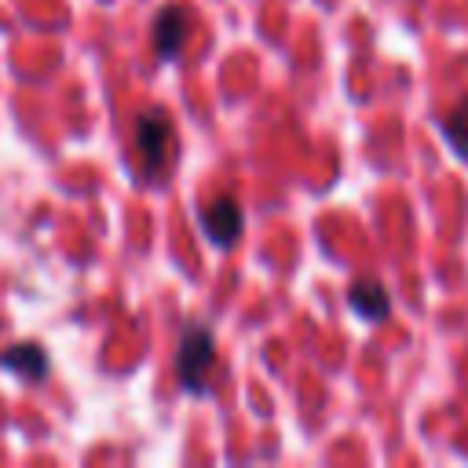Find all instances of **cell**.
<instances>
[{
    "label": "cell",
    "mask_w": 468,
    "mask_h": 468,
    "mask_svg": "<svg viewBox=\"0 0 468 468\" xmlns=\"http://www.w3.org/2000/svg\"><path fill=\"white\" fill-rule=\"evenodd\" d=\"M442 135H446L450 150H453L461 161H468V95L442 117Z\"/></svg>",
    "instance_id": "obj_7"
},
{
    "label": "cell",
    "mask_w": 468,
    "mask_h": 468,
    "mask_svg": "<svg viewBox=\"0 0 468 468\" xmlns=\"http://www.w3.org/2000/svg\"><path fill=\"white\" fill-rule=\"evenodd\" d=\"M0 366L7 373L22 377V380H44L51 373V362H48L44 347L33 344V340H22V344H11L7 351H0Z\"/></svg>",
    "instance_id": "obj_5"
},
{
    "label": "cell",
    "mask_w": 468,
    "mask_h": 468,
    "mask_svg": "<svg viewBox=\"0 0 468 468\" xmlns=\"http://www.w3.org/2000/svg\"><path fill=\"white\" fill-rule=\"evenodd\" d=\"M201 227H205V234H208L212 245L230 249V245L241 238V230H245V212H241L238 197L219 194V197L201 212Z\"/></svg>",
    "instance_id": "obj_3"
},
{
    "label": "cell",
    "mask_w": 468,
    "mask_h": 468,
    "mask_svg": "<svg viewBox=\"0 0 468 468\" xmlns=\"http://www.w3.org/2000/svg\"><path fill=\"white\" fill-rule=\"evenodd\" d=\"M135 150L143 157L146 176H157L168 165L172 154V121L165 117V110H150L135 121Z\"/></svg>",
    "instance_id": "obj_2"
},
{
    "label": "cell",
    "mask_w": 468,
    "mask_h": 468,
    "mask_svg": "<svg viewBox=\"0 0 468 468\" xmlns=\"http://www.w3.org/2000/svg\"><path fill=\"white\" fill-rule=\"evenodd\" d=\"M347 303H351V311H355L358 318H366V322H384L388 311H391L388 289H384L380 278H373V274H362V278L351 282V289H347Z\"/></svg>",
    "instance_id": "obj_4"
},
{
    "label": "cell",
    "mask_w": 468,
    "mask_h": 468,
    "mask_svg": "<svg viewBox=\"0 0 468 468\" xmlns=\"http://www.w3.org/2000/svg\"><path fill=\"white\" fill-rule=\"evenodd\" d=\"M216 362V336L205 325H186L179 336V351H176V377L179 388L190 395L205 391V373Z\"/></svg>",
    "instance_id": "obj_1"
},
{
    "label": "cell",
    "mask_w": 468,
    "mask_h": 468,
    "mask_svg": "<svg viewBox=\"0 0 468 468\" xmlns=\"http://www.w3.org/2000/svg\"><path fill=\"white\" fill-rule=\"evenodd\" d=\"M186 29H190V15L183 7H165L157 18H154V48L161 58H172L179 55L183 40H186Z\"/></svg>",
    "instance_id": "obj_6"
}]
</instances>
